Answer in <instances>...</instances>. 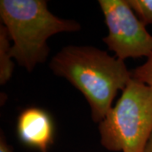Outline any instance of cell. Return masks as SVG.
Instances as JSON below:
<instances>
[{
    "mask_svg": "<svg viewBox=\"0 0 152 152\" xmlns=\"http://www.w3.org/2000/svg\"><path fill=\"white\" fill-rule=\"evenodd\" d=\"M49 68L82 93L91 119L97 124L113 107L118 91H123L132 79L124 61L91 46H66L52 58Z\"/></svg>",
    "mask_w": 152,
    "mask_h": 152,
    "instance_id": "cell-1",
    "label": "cell"
},
{
    "mask_svg": "<svg viewBox=\"0 0 152 152\" xmlns=\"http://www.w3.org/2000/svg\"><path fill=\"white\" fill-rule=\"evenodd\" d=\"M0 18L13 42L12 58L29 73L47 60L51 37L81 30L79 22L51 13L46 0H1Z\"/></svg>",
    "mask_w": 152,
    "mask_h": 152,
    "instance_id": "cell-2",
    "label": "cell"
},
{
    "mask_svg": "<svg viewBox=\"0 0 152 152\" xmlns=\"http://www.w3.org/2000/svg\"><path fill=\"white\" fill-rule=\"evenodd\" d=\"M102 145L113 152H145L152 135V89L131 79L98 124Z\"/></svg>",
    "mask_w": 152,
    "mask_h": 152,
    "instance_id": "cell-3",
    "label": "cell"
},
{
    "mask_svg": "<svg viewBox=\"0 0 152 152\" xmlns=\"http://www.w3.org/2000/svg\"><path fill=\"white\" fill-rule=\"evenodd\" d=\"M98 4L108 29L102 40L115 57L149 58L152 53V36L138 18L128 0H99Z\"/></svg>",
    "mask_w": 152,
    "mask_h": 152,
    "instance_id": "cell-4",
    "label": "cell"
},
{
    "mask_svg": "<svg viewBox=\"0 0 152 152\" xmlns=\"http://www.w3.org/2000/svg\"><path fill=\"white\" fill-rule=\"evenodd\" d=\"M16 134L26 146L48 152L54 143V122L48 111L29 107L22 110L17 118Z\"/></svg>",
    "mask_w": 152,
    "mask_h": 152,
    "instance_id": "cell-5",
    "label": "cell"
},
{
    "mask_svg": "<svg viewBox=\"0 0 152 152\" xmlns=\"http://www.w3.org/2000/svg\"><path fill=\"white\" fill-rule=\"evenodd\" d=\"M10 38L6 27L0 25V85L4 86L12 77L15 64L12 60Z\"/></svg>",
    "mask_w": 152,
    "mask_h": 152,
    "instance_id": "cell-6",
    "label": "cell"
},
{
    "mask_svg": "<svg viewBox=\"0 0 152 152\" xmlns=\"http://www.w3.org/2000/svg\"><path fill=\"white\" fill-rule=\"evenodd\" d=\"M128 3L145 26L152 25V0H128Z\"/></svg>",
    "mask_w": 152,
    "mask_h": 152,
    "instance_id": "cell-7",
    "label": "cell"
},
{
    "mask_svg": "<svg viewBox=\"0 0 152 152\" xmlns=\"http://www.w3.org/2000/svg\"><path fill=\"white\" fill-rule=\"evenodd\" d=\"M131 72L133 79L152 89V53L142 65L137 67Z\"/></svg>",
    "mask_w": 152,
    "mask_h": 152,
    "instance_id": "cell-8",
    "label": "cell"
},
{
    "mask_svg": "<svg viewBox=\"0 0 152 152\" xmlns=\"http://www.w3.org/2000/svg\"><path fill=\"white\" fill-rule=\"evenodd\" d=\"M0 152H15L13 147L7 143L4 134L3 133H1L0 136Z\"/></svg>",
    "mask_w": 152,
    "mask_h": 152,
    "instance_id": "cell-9",
    "label": "cell"
},
{
    "mask_svg": "<svg viewBox=\"0 0 152 152\" xmlns=\"http://www.w3.org/2000/svg\"><path fill=\"white\" fill-rule=\"evenodd\" d=\"M145 152H152V135L149 142H148V144H147V146L145 148Z\"/></svg>",
    "mask_w": 152,
    "mask_h": 152,
    "instance_id": "cell-10",
    "label": "cell"
}]
</instances>
